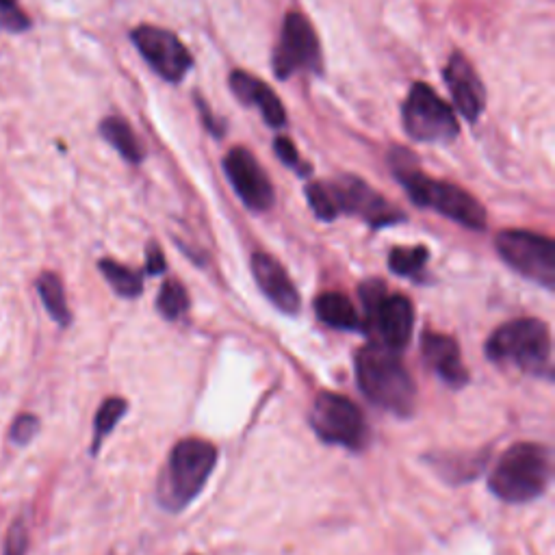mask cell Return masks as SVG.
I'll return each instance as SVG.
<instances>
[{
  "mask_svg": "<svg viewBox=\"0 0 555 555\" xmlns=\"http://www.w3.org/2000/svg\"><path fill=\"white\" fill-rule=\"evenodd\" d=\"M486 354L499 365H512L529 376L551 373V332L540 319H514L493 332Z\"/></svg>",
  "mask_w": 555,
  "mask_h": 555,
  "instance_id": "cell-4",
  "label": "cell"
},
{
  "mask_svg": "<svg viewBox=\"0 0 555 555\" xmlns=\"http://www.w3.org/2000/svg\"><path fill=\"white\" fill-rule=\"evenodd\" d=\"M126 412V402L120 397H111L105 404L100 406L96 415V436H94V451H98L102 438H105L118 423Z\"/></svg>",
  "mask_w": 555,
  "mask_h": 555,
  "instance_id": "cell-24",
  "label": "cell"
},
{
  "mask_svg": "<svg viewBox=\"0 0 555 555\" xmlns=\"http://www.w3.org/2000/svg\"><path fill=\"white\" fill-rule=\"evenodd\" d=\"M497 252L514 271L529 278L536 285L555 287V243L549 237L529 230H501L497 239Z\"/></svg>",
  "mask_w": 555,
  "mask_h": 555,
  "instance_id": "cell-7",
  "label": "cell"
},
{
  "mask_svg": "<svg viewBox=\"0 0 555 555\" xmlns=\"http://www.w3.org/2000/svg\"><path fill=\"white\" fill-rule=\"evenodd\" d=\"M27 547H29V529L24 525V521H16L7 532L3 555H27Z\"/></svg>",
  "mask_w": 555,
  "mask_h": 555,
  "instance_id": "cell-29",
  "label": "cell"
},
{
  "mask_svg": "<svg viewBox=\"0 0 555 555\" xmlns=\"http://www.w3.org/2000/svg\"><path fill=\"white\" fill-rule=\"evenodd\" d=\"M306 200L308 206H311L313 213L324 219V222H332V219H337V206L332 202V193H330V185L328 183H311L306 185Z\"/></svg>",
  "mask_w": 555,
  "mask_h": 555,
  "instance_id": "cell-25",
  "label": "cell"
},
{
  "mask_svg": "<svg viewBox=\"0 0 555 555\" xmlns=\"http://www.w3.org/2000/svg\"><path fill=\"white\" fill-rule=\"evenodd\" d=\"M549 480V449L536 443H516L497 462L490 475V490L508 503H525L545 493Z\"/></svg>",
  "mask_w": 555,
  "mask_h": 555,
  "instance_id": "cell-3",
  "label": "cell"
},
{
  "mask_svg": "<svg viewBox=\"0 0 555 555\" xmlns=\"http://www.w3.org/2000/svg\"><path fill=\"white\" fill-rule=\"evenodd\" d=\"M430 252L423 245L415 248H395L389 256V267L399 276H415L428 263Z\"/></svg>",
  "mask_w": 555,
  "mask_h": 555,
  "instance_id": "cell-22",
  "label": "cell"
},
{
  "mask_svg": "<svg viewBox=\"0 0 555 555\" xmlns=\"http://www.w3.org/2000/svg\"><path fill=\"white\" fill-rule=\"evenodd\" d=\"M217 449L202 438L180 441L167 460L163 480L159 484V499L167 510H183L204 488L215 469Z\"/></svg>",
  "mask_w": 555,
  "mask_h": 555,
  "instance_id": "cell-5",
  "label": "cell"
},
{
  "mask_svg": "<svg viewBox=\"0 0 555 555\" xmlns=\"http://www.w3.org/2000/svg\"><path fill=\"white\" fill-rule=\"evenodd\" d=\"M165 269V256L157 243L148 245V271L150 274H161Z\"/></svg>",
  "mask_w": 555,
  "mask_h": 555,
  "instance_id": "cell-31",
  "label": "cell"
},
{
  "mask_svg": "<svg viewBox=\"0 0 555 555\" xmlns=\"http://www.w3.org/2000/svg\"><path fill=\"white\" fill-rule=\"evenodd\" d=\"M0 29L9 33H24L31 29V18L22 11L18 0H0Z\"/></svg>",
  "mask_w": 555,
  "mask_h": 555,
  "instance_id": "cell-26",
  "label": "cell"
},
{
  "mask_svg": "<svg viewBox=\"0 0 555 555\" xmlns=\"http://www.w3.org/2000/svg\"><path fill=\"white\" fill-rule=\"evenodd\" d=\"M196 102H198V111H200V115H202L204 126L209 128V133H213L215 137H222V135H224V122L213 118V113H211L209 105H206V102H204L200 96H196Z\"/></svg>",
  "mask_w": 555,
  "mask_h": 555,
  "instance_id": "cell-30",
  "label": "cell"
},
{
  "mask_svg": "<svg viewBox=\"0 0 555 555\" xmlns=\"http://www.w3.org/2000/svg\"><path fill=\"white\" fill-rule=\"evenodd\" d=\"M369 326L378 332L382 345L391 350H402L408 345L415 328V308H412L406 295H389L378 302L373 311L367 313Z\"/></svg>",
  "mask_w": 555,
  "mask_h": 555,
  "instance_id": "cell-13",
  "label": "cell"
},
{
  "mask_svg": "<svg viewBox=\"0 0 555 555\" xmlns=\"http://www.w3.org/2000/svg\"><path fill=\"white\" fill-rule=\"evenodd\" d=\"M100 271L113 287V291L122 295V298H137L141 293V276L137 271L128 269L115 261H100Z\"/></svg>",
  "mask_w": 555,
  "mask_h": 555,
  "instance_id": "cell-21",
  "label": "cell"
},
{
  "mask_svg": "<svg viewBox=\"0 0 555 555\" xmlns=\"http://www.w3.org/2000/svg\"><path fill=\"white\" fill-rule=\"evenodd\" d=\"M224 172L232 189L243 204L252 211H267L274 204V187H271L263 167L256 163L248 148H232L224 159Z\"/></svg>",
  "mask_w": 555,
  "mask_h": 555,
  "instance_id": "cell-12",
  "label": "cell"
},
{
  "mask_svg": "<svg viewBox=\"0 0 555 555\" xmlns=\"http://www.w3.org/2000/svg\"><path fill=\"white\" fill-rule=\"evenodd\" d=\"M100 135L105 137L109 146L118 150L128 163H141L144 161V148L124 118H105L100 124Z\"/></svg>",
  "mask_w": 555,
  "mask_h": 555,
  "instance_id": "cell-19",
  "label": "cell"
},
{
  "mask_svg": "<svg viewBox=\"0 0 555 555\" xmlns=\"http://www.w3.org/2000/svg\"><path fill=\"white\" fill-rule=\"evenodd\" d=\"M230 89L243 105H254L258 111H261L269 126L282 128L287 124V111L282 107L280 98L271 92L269 85L258 81L256 76L243 70H235L230 74Z\"/></svg>",
  "mask_w": 555,
  "mask_h": 555,
  "instance_id": "cell-16",
  "label": "cell"
},
{
  "mask_svg": "<svg viewBox=\"0 0 555 555\" xmlns=\"http://www.w3.org/2000/svg\"><path fill=\"white\" fill-rule=\"evenodd\" d=\"M315 311L317 317L330 328L358 330L363 326L354 304L343 293H321L315 302Z\"/></svg>",
  "mask_w": 555,
  "mask_h": 555,
  "instance_id": "cell-18",
  "label": "cell"
},
{
  "mask_svg": "<svg viewBox=\"0 0 555 555\" xmlns=\"http://www.w3.org/2000/svg\"><path fill=\"white\" fill-rule=\"evenodd\" d=\"M37 291H40V298L46 306L48 315L53 317L59 326H68L72 315H70L66 291H63L59 276L53 274V271H44V274L37 278Z\"/></svg>",
  "mask_w": 555,
  "mask_h": 555,
  "instance_id": "cell-20",
  "label": "cell"
},
{
  "mask_svg": "<svg viewBox=\"0 0 555 555\" xmlns=\"http://www.w3.org/2000/svg\"><path fill=\"white\" fill-rule=\"evenodd\" d=\"M443 79L449 87L451 98H454L456 109L464 118L469 122L480 120L486 109V89L469 59L460 53L451 55L443 70Z\"/></svg>",
  "mask_w": 555,
  "mask_h": 555,
  "instance_id": "cell-14",
  "label": "cell"
},
{
  "mask_svg": "<svg viewBox=\"0 0 555 555\" xmlns=\"http://www.w3.org/2000/svg\"><path fill=\"white\" fill-rule=\"evenodd\" d=\"M404 131L421 144H447L460 133L456 113L430 85L415 83L402 107Z\"/></svg>",
  "mask_w": 555,
  "mask_h": 555,
  "instance_id": "cell-6",
  "label": "cell"
},
{
  "mask_svg": "<svg viewBox=\"0 0 555 555\" xmlns=\"http://www.w3.org/2000/svg\"><path fill=\"white\" fill-rule=\"evenodd\" d=\"M423 358L438 378L449 386H464L469 382V371L462 365L458 343L445 334L428 332L423 337Z\"/></svg>",
  "mask_w": 555,
  "mask_h": 555,
  "instance_id": "cell-17",
  "label": "cell"
},
{
  "mask_svg": "<svg viewBox=\"0 0 555 555\" xmlns=\"http://www.w3.org/2000/svg\"><path fill=\"white\" fill-rule=\"evenodd\" d=\"M37 432H40V419L33 415H22L11 425L9 436L16 445H29L37 436Z\"/></svg>",
  "mask_w": 555,
  "mask_h": 555,
  "instance_id": "cell-28",
  "label": "cell"
},
{
  "mask_svg": "<svg viewBox=\"0 0 555 555\" xmlns=\"http://www.w3.org/2000/svg\"><path fill=\"white\" fill-rule=\"evenodd\" d=\"M356 380L371 404L395 417H410L417 404V386L395 350L371 343L356 356Z\"/></svg>",
  "mask_w": 555,
  "mask_h": 555,
  "instance_id": "cell-2",
  "label": "cell"
},
{
  "mask_svg": "<svg viewBox=\"0 0 555 555\" xmlns=\"http://www.w3.org/2000/svg\"><path fill=\"white\" fill-rule=\"evenodd\" d=\"M330 185L332 202L337 206V213H350L363 217L371 226L382 228L402 222L404 215L393 204L386 202L380 193L373 191L363 180L354 176H343Z\"/></svg>",
  "mask_w": 555,
  "mask_h": 555,
  "instance_id": "cell-11",
  "label": "cell"
},
{
  "mask_svg": "<svg viewBox=\"0 0 555 555\" xmlns=\"http://www.w3.org/2000/svg\"><path fill=\"white\" fill-rule=\"evenodd\" d=\"M393 174L408 191L410 200L454 219L460 226L471 230L486 228V211L471 193L460 189L458 185L432 180L425 176L415 161V154L406 148H393L391 152Z\"/></svg>",
  "mask_w": 555,
  "mask_h": 555,
  "instance_id": "cell-1",
  "label": "cell"
},
{
  "mask_svg": "<svg viewBox=\"0 0 555 555\" xmlns=\"http://www.w3.org/2000/svg\"><path fill=\"white\" fill-rule=\"evenodd\" d=\"M252 274L256 278V285L267 298L274 302L282 313L295 315L300 311V293L295 289L289 274L276 258L269 254L258 252L252 256Z\"/></svg>",
  "mask_w": 555,
  "mask_h": 555,
  "instance_id": "cell-15",
  "label": "cell"
},
{
  "mask_svg": "<svg viewBox=\"0 0 555 555\" xmlns=\"http://www.w3.org/2000/svg\"><path fill=\"white\" fill-rule=\"evenodd\" d=\"M274 152L282 163L291 167V170H295L298 174L304 176V174L311 172V165L302 161L298 148L293 146V141H289V137H276L274 139Z\"/></svg>",
  "mask_w": 555,
  "mask_h": 555,
  "instance_id": "cell-27",
  "label": "cell"
},
{
  "mask_svg": "<svg viewBox=\"0 0 555 555\" xmlns=\"http://www.w3.org/2000/svg\"><path fill=\"white\" fill-rule=\"evenodd\" d=\"M311 423L321 441L330 445L356 449L365 441V419L352 399L343 395L321 393L315 399Z\"/></svg>",
  "mask_w": 555,
  "mask_h": 555,
  "instance_id": "cell-9",
  "label": "cell"
},
{
  "mask_svg": "<svg viewBox=\"0 0 555 555\" xmlns=\"http://www.w3.org/2000/svg\"><path fill=\"white\" fill-rule=\"evenodd\" d=\"M131 40L148 66L167 83H180L193 66V57L187 46L172 31L141 24L133 29Z\"/></svg>",
  "mask_w": 555,
  "mask_h": 555,
  "instance_id": "cell-10",
  "label": "cell"
},
{
  "mask_svg": "<svg viewBox=\"0 0 555 555\" xmlns=\"http://www.w3.org/2000/svg\"><path fill=\"white\" fill-rule=\"evenodd\" d=\"M157 306L163 317H167L170 321H176L178 317H183L189 308V298H187V291L183 289L180 282H165L161 293H159V300Z\"/></svg>",
  "mask_w": 555,
  "mask_h": 555,
  "instance_id": "cell-23",
  "label": "cell"
},
{
  "mask_svg": "<svg viewBox=\"0 0 555 555\" xmlns=\"http://www.w3.org/2000/svg\"><path fill=\"white\" fill-rule=\"evenodd\" d=\"M271 66H274V74L282 81H287L289 76L298 72L321 70V46L313 24L306 20L304 14L291 11L285 18Z\"/></svg>",
  "mask_w": 555,
  "mask_h": 555,
  "instance_id": "cell-8",
  "label": "cell"
}]
</instances>
